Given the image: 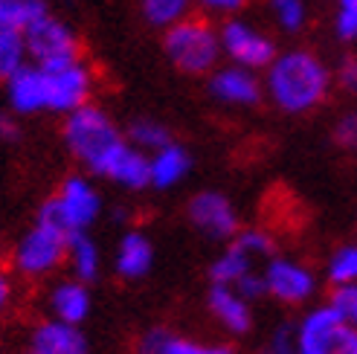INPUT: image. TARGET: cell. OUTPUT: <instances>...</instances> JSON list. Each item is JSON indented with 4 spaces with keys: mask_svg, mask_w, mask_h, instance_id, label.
I'll return each instance as SVG.
<instances>
[{
    "mask_svg": "<svg viewBox=\"0 0 357 354\" xmlns=\"http://www.w3.org/2000/svg\"><path fill=\"white\" fill-rule=\"evenodd\" d=\"M334 73L314 49L294 47L279 49V56L264 70V96L282 114H311L328 99Z\"/></svg>",
    "mask_w": 357,
    "mask_h": 354,
    "instance_id": "obj_1",
    "label": "cell"
},
{
    "mask_svg": "<svg viewBox=\"0 0 357 354\" xmlns=\"http://www.w3.org/2000/svg\"><path fill=\"white\" fill-rule=\"evenodd\" d=\"M61 137L67 151L96 177H105L114 157L128 143V137L119 131V125L108 116V111H102L93 102L67 114L61 125Z\"/></svg>",
    "mask_w": 357,
    "mask_h": 354,
    "instance_id": "obj_2",
    "label": "cell"
},
{
    "mask_svg": "<svg viewBox=\"0 0 357 354\" xmlns=\"http://www.w3.org/2000/svg\"><path fill=\"white\" fill-rule=\"evenodd\" d=\"M163 52L186 76H209L224 59L218 29L201 15H189L163 29Z\"/></svg>",
    "mask_w": 357,
    "mask_h": 354,
    "instance_id": "obj_3",
    "label": "cell"
},
{
    "mask_svg": "<svg viewBox=\"0 0 357 354\" xmlns=\"http://www.w3.org/2000/svg\"><path fill=\"white\" fill-rule=\"evenodd\" d=\"M102 212V194L99 189L82 174H70L59 186V192L47 198L38 209V218L52 229H59L64 236L73 233H87Z\"/></svg>",
    "mask_w": 357,
    "mask_h": 354,
    "instance_id": "obj_4",
    "label": "cell"
},
{
    "mask_svg": "<svg viewBox=\"0 0 357 354\" xmlns=\"http://www.w3.org/2000/svg\"><path fill=\"white\" fill-rule=\"evenodd\" d=\"M296 354H357V328L328 302L317 305L296 323Z\"/></svg>",
    "mask_w": 357,
    "mask_h": 354,
    "instance_id": "obj_5",
    "label": "cell"
},
{
    "mask_svg": "<svg viewBox=\"0 0 357 354\" xmlns=\"http://www.w3.org/2000/svg\"><path fill=\"white\" fill-rule=\"evenodd\" d=\"M67 238L59 229L35 221L12 250V268L26 279H44L67 261Z\"/></svg>",
    "mask_w": 357,
    "mask_h": 354,
    "instance_id": "obj_6",
    "label": "cell"
},
{
    "mask_svg": "<svg viewBox=\"0 0 357 354\" xmlns=\"http://www.w3.org/2000/svg\"><path fill=\"white\" fill-rule=\"evenodd\" d=\"M41 70H44V79H47V111L67 116L70 111H76L82 105L91 102L96 76H93L91 64H87L82 56L61 61V64L41 67Z\"/></svg>",
    "mask_w": 357,
    "mask_h": 354,
    "instance_id": "obj_7",
    "label": "cell"
},
{
    "mask_svg": "<svg viewBox=\"0 0 357 354\" xmlns=\"http://www.w3.org/2000/svg\"><path fill=\"white\" fill-rule=\"evenodd\" d=\"M221 35V49L224 59H229V64H238L247 70H267L271 61L279 56V47L267 32L256 29V24L244 21V17L233 15L227 17L218 29Z\"/></svg>",
    "mask_w": 357,
    "mask_h": 354,
    "instance_id": "obj_8",
    "label": "cell"
},
{
    "mask_svg": "<svg viewBox=\"0 0 357 354\" xmlns=\"http://www.w3.org/2000/svg\"><path fill=\"white\" fill-rule=\"evenodd\" d=\"M24 41H26V52H29V61L32 64H61L70 59H79L82 56V44H79V35L70 29L61 17L56 15H44L38 17L29 29H24Z\"/></svg>",
    "mask_w": 357,
    "mask_h": 354,
    "instance_id": "obj_9",
    "label": "cell"
},
{
    "mask_svg": "<svg viewBox=\"0 0 357 354\" xmlns=\"http://www.w3.org/2000/svg\"><path fill=\"white\" fill-rule=\"evenodd\" d=\"M186 218L209 241H233L241 229L238 209L218 189H201L186 201Z\"/></svg>",
    "mask_w": 357,
    "mask_h": 354,
    "instance_id": "obj_10",
    "label": "cell"
},
{
    "mask_svg": "<svg viewBox=\"0 0 357 354\" xmlns=\"http://www.w3.org/2000/svg\"><path fill=\"white\" fill-rule=\"evenodd\" d=\"M261 273L267 282V296H273L282 305H305L317 293V276L294 259L271 256Z\"/></svg>",
    "mask_w": 357,
    "mask_h": 354,
    "instance_id": "obj_11",
    "label": "cell"
},
{
    "mask_svg": "<svg viewBox=\"0 0 357 354\" xmlns=\"http://www.w3.org/2000/svg\"><path fill=\"white\" fill-rule=\"evenodd\" d=\"M209 96L227 108H253L264 96V84L256 76V70L238 64H218L209 73Z\"/></svg>",
    "mask_w": 357,
    "mask_h": 354,
    "instance_id": "obj_12",
    "label": "cell"
},
{
    "mask_svg": "<svg viewBox=\"0 0 357 354\" xmlns=\"http://www.w3.org/2000/svg\"><path fill=\"white\" fill-rule=\"evenodd\" d=\"M26 354H87V337L79 325L50 316V320L32 328Z\"/></svg>",
    "mask_w": 357,
    "mask_h": 354,
    "instance_id": "obj_13",
    "label": "cell"
},
{
    "mask_svg": "<svg viewBox=\"0 0 357 354\" xmlns=\"http://www.w3.org/2000/svg\"><path fill=\"white\" fill-rule=\"evenodd\" d=\"M206 305L209 314L215 316V323L229 334H247L253 328V302H247L233 285H215L212 282Z\"/></svg>",
    "mask_w": 357,
    "mask_h": 354,
    "instance_id": "obj_14",
    "label": "cell"
},
{
    "mask_svg": "<svg viewBox=\"0 0 357 354\" xmlns=\"http://www.w3.org/2000/svg\"><path fill=\"white\" fill-rule=\"evenodd\" d=\"M6 96H9V108L15 114H21V116L47 111V79H44V70L38 64L26 61L6 82Z\"/></svg>",
    "mask_w": 357,
    "mask_h": 354,
    "instance_id": "obj_15",
    "label": "cell"
},
{
    "mask_svg": "<svg viewBox=\"0 0 357 354\" xmlns=\"http://www.w3.org/2000/svg\"><path fill=\"white\" fill-rule=\"evenodd\" d=\"M154 268V244L142 229H125L119 244H116V256H114V270L119 279L137 282L142 276H149Z\"/></svg>",
    "mask_w": 357,
    "mask_h": 354,
    "instance_id": "obj_16",
    "label": "cell"
},
{
    "mask_svg": "<svg viewBox=\"0 0 357 354\" xmlns=\"http://www.w3.org/2000/svg\"><path fill=\"white\" fill-rule=\"evenodd\" d=\"M134 354H233L227 343H206L172 334L166 328H151L139 337Z\"/></svg>",
    "mask_w": 357,
    "mask_h": 354,
    "instance_id": "obj_17",
    "label": "cell"
},
{
    "mask_svg": "<svg viewBox=\"0 0 357 354\" xmlns=\"http://www.w3.org/2000/svg\"><path fill=\"white\" fill-rule=\"evenodd\" d=\"M105 180H111L122 189L142 192L151 186V157L146 151H139L137 146L125 143V148L114 157V163L105 171Z\"/></svg>",
    "mask_w": 357,
    "mask_h": 354,
    "instance_id": "obj_18",
    "label": "cell"
},
{
    "mask_svg": "<svg viewBox=\"0 0 357 354\" xmlns=\"http://www.w3.org/2000/svg\"><path fill=\"white\" fill-rule=\"evenodd\" d=\"M91 305L93 299H91V291H87V282L67 279L50 291V311L61 323L82 325L91 316Z\"/></svg>",
    "mask_w": 357,
    "mask_h": 354,
    "instance_id": "obj_19",
    "label": "cell"
},
{
    "mask_svg": "<svg viewBox=\"0 0 357 354\" xmlns=\"http://www.w3.org/2000/svg\"><path fill=\"white\" fill-rule=\"evenodd\" d=\"M149 157H151V186L154 189H174L192 171V154L181 143H169Z\"/></svg>",
    "mask_w": 357,
    "mask_h": 354,
    "instance_id": "obj_20",
    "label": "cell"
},
{
    "mask_svg": "<svg viewBox=\"0 0 357 354\" xmlns=\"http://www.w3.org/2000/svg\"><path fill=\"white\" fill-rule=\"evenodd\" d=\"M67 264L79 282H96L102 270V253L99 244L87 233H73L67 238Z\"/></svg>",
    "mask_w": 357,
    "mask_h": 354,
    "instance_id": "obj_21",
    "label": "cell"
},
{
    "mask_svg": "<svg viewBox=\"0 0 357 354\" xmlns=\"http://www.w3.org/2000/svg\"><path fill=\"white\" fill-rule=\"evenodd\" d=\"M256 268V259L247 256L236 241H227V247L218 253V259L209 264V279L215 285H236V282Z\"/></svg>",
    "mask_w": 357,
    "mask_h": 354,
    "instance_id": "obj_22",
    "label": "cell"
},
{
    "mask_svg": "<svg viewBox=\"0 0 357 354\" xmlns=\"http://www.w3.org/2000/svg\"><path fill=\"white\" fill-rule=\"evenodd\" d=\"M195 0H139V12L154 29H169L192 15Z\"/></svg>",
    "mask_w": 357,
    "mask_h": 354,
    "instance_id": "obj_23",
    "label": "cell"
},
{
    "mask_svg": "<svg viewBox=\"0 0 357 354\" xmlns=\"http://www.w3.org/2000/svg\"><path fill=\"white\" fill-rule=\"evenodd\" d=\"M125 137H128V143H131V146H137L139 151H146V154H154L157 148H163V146L174 143L172 131L163 125V122L146 119V116L134 119L131 125H128V131H125Z\"/></svg>",
    "mask_w": 357,
    "mask_h": 354,
    "instance_id": "obj_24",
    "label": "cell"
},
{
    "mask_svg": "<svg viewBox=\"0 0 357 354\" xmlns=\"http://www.w3.org/2000/svg\"><path fill=\"white\" fill-rule=\"evenodd\" d=\"M47 12L44 0H0V26L24 32Z\"/></svg>",
    "mask_w": 357,
    "mask_h": 354,
    "instance_id": "obj_25",
    "label": "cell"
},
{
    "mask_svg": "<svg viewBox=\"0 0 357 354\" xmlns=\"http://www.w3.org/2000/svg\"><path fill=\"white\" fill-rule=\"evenodd\" d=\"M29 61L24 32L0 26V82H9Z\"/></svg>",
    "mask_w": 357,
    "mask_h": 354,
    "instance_id": "obj_26",
    "label": "cell"
},
{
    "mask_svg": "<svg viewBox=\"0 0 357 354\" xmlns=\"http://www.w3.org/2000/svg\"><path fill=\"white\" fill-rule=\"evenodd\" d=\"M326 279L334 285H351L357 282V244H340L326 261Z\"/></svg>",
    "mask_w": 357,
    "mask_h": 354,
    "instance_id": "obj_27",
    "label": "cell"
},
{
    "mask_svg": "<svg viewBox=\"0 0 357 354\" xmlns=\"http://www.w3.org/2000/svg\"><path fill=\"white\" fill-rule=\"evenodd\" d=\"M271 15L282 32H302L308 24V3L305 0H267Z\"/></svg>",
    "mask_w": 357,
    "mask_h": 354,
    "instance_id": "obj_28",
    "label": "cell"
},
{
    "mask_svg": "<svg viewBox=\"0 0 357 354\" xmlns=\"http://www.w3.org/2000/svg\"><path fill=\"white\" fill-rule=\"evenodd\" d=\"M233 241L241 247L247 256H253V259H271L276 253L273 236L267 233L264 226H241L238 233L233 236Z\"/></svg>",
    "mask_w": 357,
    "mask_h": 354,
    "instance_id": "obj_29",
    "label": "cell"
},
{
    "mask_svg": "<svg viewBox=\"0 0 357 354\" xmlns=\"http://www.w3.org/2000/svg\"><path fill=\"white\" fill-rule=\"evenodd\" d=\"M328 305L340 314L349 325L357 328V282H351V285H334L328 293Z\"/></svg>",
    "mask_w": 357,
    "mask_h": 354,
    "instance_id": "obj_30",
    "label": "cell"
},
{
    "mask_svg": "<svg viewBox=\"0 0 357 354\" xmlns=\"http://www.w3.org/2000/svg\"><path fill=\"white\" fill-rule=\"evenodd\" d=\"M267 354H296V325L279 323L267 337Z\"/></svg>",
    "mask_w": 357,
    "mask_h": 354,
    "instance_id": "obj_31",
    "label": "cell"
},
{
    "mask_svg": "<svg viewBox=\"0 0 357 354\" xmlns=\"http://www.w3.org/2000/svg\"><path fill=\"white\" fill-rule=\"evenodd\" d=\"M233 288L247 299V302H259L261 296H267V282H264V273H259L256 268L250 270V273H244Z\"/></svg>",
    "mask_w": 357,
    "mask_h": 354,
    "instance_id": "obj_32",
    "label": "cell"
},
{
    "mask_svg": "<svg viewBox=\"0 0 357 354\" xmlns=\"http://www.w3.org/2000/svg\"><path fill=\"white\" fill-rule=\"evenodd\" d=\"M334 143L346 148V151H357V108L343 114V119L337 122L334 128Z\"/></svg>",
    "mask_w": 357,
    "mask_h": 354,
    "instance_id": "obj_33",
    "label": "cell"
},
{
    "mask_svg": "<svg viewBox=\"0 0 357 354\" xmlns=\"http://www.w3.org/2000/svg\"><path fill=\"white\" fill-rule=\"evenodd\" d=\"M334 32L346 44H357V9H340L334 15Z\"/></svg>",
    "mask_w": 357,
    "mask_h": 354,
    "instance_id": "obj_34",
    "label": "cell"
},
{
    "mask_svg": "<svg viewBox=\"0 0 357 354\" xmlns=\"http://www.w3.org/2000/svg\"><path fill=\"white\" fill-rule=\"evenodd\" d=\"M250 3V0H195V6L198 9H204L206 15H215V17H233V15H238L244 6Z\"/></svg>",
    "mask_w": 357,
    "mask_h": 354,
    "instance_id": "obj_35",
    "label": "cell"
},
{
    "mask_svg": "<svg viewBox=\"0 0 357 354\" xmlns=\"http://www.w3.org/2000/svg\"><path fill=\"white\" fill-rule=\"evenodd\" d=\"M334 79H337V84H340L346 93L357 96V56H346L340 64H337Z\"/></svg>",
    "mask_w": 357,
    "mask_h": 354,
    "instance_id": "obj_36",
    "label": "cell"
},
{
    "mask_svg": "<svg viewBox=\"0 0 357 354\" xmlns=\"http://www.w3.org/2000/svg\"><path fill=\"white\" fill-rule=\"evenodd\" d=\"M12 296H15V282L3 268H0V314L12 305Z\"/></svg>",
    "mask_w": 357,
    "mask_h": 354,
    "instance_id": "obj_37",
    "label": "cell"
},
{
    "mask_svg": "<svg viewBox=\"0 0 357 354\" xmlns=\"http://www.w3.org/2000/svg\"><path fill=\"white\" fill-rule=\"evenodd\" d=\"M17 137H21V128L15 125V119L0 116V143H15Z\"/></svg>",
    "mask_w": 357,
    "mask_h": 354,
    "instance_id": "obj_38",
    "label": "cell"
},
{
    "mask_svg": "<svg viewBox=\"0 0 357 354\" xmlns=\"http://www.w3.org/2000/svg\"><path fill=\"white\" fill-rule=\"evenodd\" d=\"M340 9H357V0H337Z\"/></svg>",
    "mask_w": 357,
    "mask_h": 354,
    "instance_id": "obj_39",
    "label": "cell"
}]
</instances>
